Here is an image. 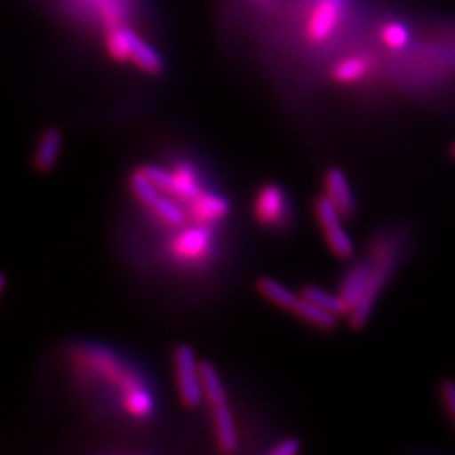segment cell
I'll return each mask as SVG.
<instances>
[{"instance_id": "cell-18", "label": "cell", "mask_w": 455, "mask_h": 455, "mask_svg": "<svg viewBox=\"0 0 455 455\" xmlns=\"http://www.w3.org/2000/svg\"><path fill=\"white\" fill-rule=\"evenodd\" d=\"M302 297H306L310 302L317 304L319 307L329 310V312H332V314H336V315L349 314V310L346 307L344 300L339 297V293L334 295V293L327 292V291L321 289V287L307 285V287H304V291H302Z\"/></svg>"}, {"instance_id": "cell-22", "label": "cell", "mask_w": 455, "mask_h": 455, "mask_svg": "<svg viewBox=\"0 0 455 455\" xmlns=\"http://www.w3.org/2000/svg\"><path fill=\"white\" fill-rule=\"evenodd\" d=\"M440 400L443 403V407L447 410L449 417L455 423V381L452 379H445L440 385Z\"/></svg>"}, {"instance_id": "cell-3", "label": "cell", "mask_w": 455, "mask_h": 455, "mask_svg": "<svg viewBox=\"0 0 455 455\" xmlns=\"http://www.w3.org/2000/svg\"><path fill=\"white\" fill-rule=\"evenodd\" d=\"M174 370L178 376V390L184 407H199L203 403V398L206 396L201 376V364H197L191 346H178V349L174 351Z\"/></svg>"}, {"instance_id": "cell-6", "label": "cell", "mask_w": 455, "mask_h": 455, "mask_svg": "<svg viewBox=\"0 0 455 455\" xmlns=\"http://www.w3.org/2000/svg\"><path fill=\"white\" fill-rule=\"evenodd\" d=\"M347 0H317L307 22V36L315 44H323L338 33L346 16Z\"/></svg>"}, {"instance_id": "cell-2", "label": "cell", "mask_w": 455, "mask_h": 455, "mask_svg": "<svg viewBox=\"0 0 455 455\" xmlns=\"http://www.w3.org/2000/svg\"><path fill=\"white\" fill-rule=\"evenodd\" d=\"M201 376L204 385V396L212 411L218 445L225 454H233L238 449V434L231 410L228 407L225 385L212 363H201Z\"/></svg>"}, {"instance_id": "cell-4", "label": "cell", "mask_w": 455, "mask_h": 455, "mask_svg": "<svg viewBox=\"0 0 455 455\" xmlns=\"http://www.w3.org/2000/svg\"><path fill=\"white\" fill-rule=\"evenodd\" d=\"M148 180H152L163 193L178 196L184 201H195L203 195L195 169L188 164H180L172 172L164 171L156 165H144L140 169Z\"/></svg>"}, {"instance_id": "cell-12", "label": "cell", "mask_w": 455, "mask_h": 455, "mask_svg": "<svg viewBox=\"0 0 455 455\" xmlns=\"http://www.w3.org/2000/svg\"><path fill=\"white\" fill-rule=\"evenodd\" d=\"M129 44H131V61L139 66L148 75H161L164 71L163 58L157 51L148 46L142 37L129 29Z\"/></svg>"}, {"instance_id": "cell-16", "label": "cell", "mask_w": 455, "mask_h": 455, "mask_svg": "<svg viewBox=\"0 0 455 455\" xmlns=\"http://www.w3.org/2000/svg\"><path fill=\"white\" fill-rule=\"evenodd\" d=\"M257 289L267 300H270L280 309L293 310L295 304L300 299L299 293L293 292L289 287L282 285L280 282H276L275 278H270V276H261L257 283Z\"/></svg>"}, {"instance_id": "cell-19", "label": "cell", "mask_w": 455, "mask_h": 455, "mask_svg": "<svg viewBox=\"0 0 455 455\" xmlns=\"http://www.w3.org/2000/svg\"><path fill=\"white\" fill-rule=\"evenodd\" d=\"M125 408L137 419H148L154 411V398L144 385L124 393Z\"/></svg>"}, {"instance_id": "cell-11", "label": "cell", "mask_w": 455, "mask_h": 455, "mask_svg": "<svg viewBox=\"0 0 455 455\" xmlns=\"http://www.w3.org/2000/svg\"><path fill=\"white\" fill-rule=\"evenodd\" d=\"M61 147H63L61 132L54 127L43 132L34 154V167L37 169V172L46 174L56 165L58 157L61 154Z\"/></svg>"}, {"instance_id": "cell-1", "label": "cell", "mask_w": 455, "mask_h": 455, "mask_svg": "<svg viewBox=\"0 0 455 455\" xmlns=\"http://www.w3.org/2000/svg\"><path fill=\"white\" fill-rule=\"evenodd\" d=\"M400 257H402V248L396 240L385 238L374 243L373 253H371V263H373L371 280L368 283V289L363 295L361 302L349 314L353 327L361 329L366 325L373 312L374 304L378 302L379 295L388 285L391 276L400 263Z\"/></svg>"}, {"instance_id": "cell-5", "label": "cell", "mask_w": 455, "mask_h": 455, "mask_svg": "<svg viewBox=\"0 0 455 455\" xmlns=\"http://www.w3.org/2000/svg\"><path fill=\"white\" fill-rule=\"evenodd\" d=\"M131 186L133 195L137 196L147 208H150L161 220H164L171 227H182L184 223V212L180 206L172 201H169L161 193V189L147 178L142 171L133 172L131 178Z\"/></svg>"}, {"instance_id": "cell-21", "label": "cell", "mask_w": 455, "mask_h": 455, "mask_svg": "<svg viewBox=\"0 0 455 455\" xmlns=\"http://www.w3.org/2000/svg\"><path fill=\"white\" fill-rule=\"evenodd\" d=\"M107 49L115 61L125 63L131 61V44H129V29L114 28L107 34Z\"/></svg>"}, {"instance_id": "cell-17", "label": "cell", "mask_w": 455, "mask_h": 455, "mask_svg": "<svg viewBox=\"0 0 455 455\" xmlns=\"http://www.w3.org/2000/svg\"><path fill=\"white\" fill-rule=\"evenodd\" d=\"M323 231L325 235V243L338 259L346 260L355 255V243L351 236L346 233V229L342 228V223L323 228Z\"/></svg>"}, {"instance_id": "cell-9", "label": "cell", "mask_w": 455, "mask_h": 455, "mask_svg": "<svg viewBox=\"0 0 455 455\" xmlns=\"http://www.w3.org/2000/svg\"><path fill=\"white\" fill-rule=\"evenodd\" d=\"M371 274H373L371 260H361L356 261L342 278L341 287H339V292L338 293L344 300L349 314L361 302L363 295L368 289V283L371 280Z\"/></svg>"}, {"instance_id": "cell-23", "label": "cell", "mask_w": 455, "mask_h": 455, "mask_svg": "<svg viewBox=\"0 0 455 455\" xmlns=\"http://www.w3.org/2000/svg\"><path fill=\"white\" fill-rule=\"evenodd\" d=\"M300 452V440L285 439L278 442L274 449L268 451L270 455H295Z\"/></svg>"}, {"instance_id": "cell-8", "label": "cell", "mask_w": 455, "mask_h": 455, "mask_svg": "<svg viewBox=\"0 0 455 455\" xmlns=\"http://www.w3.org/2000/svg\"><path fill=\"white\" fill-rule=\"evenodd\" d=\"M212 236L206 227L184 229L172 242V253L184 261L203 260L212 251Z\"/></svg>"}, {"instance_id": "cell-20", "label": "cell", "mask_w": 455, "mask_h": 455, "mask_svg": "<svg viewBox=\"0 0 455 455\" xmlns=\"http://www.w3.org/2000/svg\"><path fill=\"white\" fill-rule=\"evenodd\" d=\"M379 39L387 48L403 51L410 44L411 34L402 22H388L379 29Z\"/></svg>"}, {"instance_id": "cell-14", "label": "cell", "mask_w": 455, "mask_h": 455, "mask_svg": "<svg viewBox=\"0 0 455 455\" xmlns=\"http://www.w3.org/2000/svg\"><path fill=\"white\" fill-rule=\"evenodd\" d=\"M193 218L199 223H212L227 216L229 212V203L221 196L203 193L195 201H191Z\"/></svg>"}, {"instance_id": "cell-7", "label": "cell", "mask_w": 455, "mask_h": 455, "mask_svg": "<svg viewBox=\"0 0 455 455\" xmlns=\"http://www.w3.org/2000/svg\"><path fill=\"white\" fill-rule=\"evenodd\" d=\"M253 212H255V220L260 223L261 227H282L289 214V203H287L285 191L276 184L263 186L255 197Z\"/></svg>"}, {"instance_id": "cell-24", "label": "cell", "mask_w": 455, "mask_h": 455, "mask_svg": "<svg viewBox=\"0 0 455 455\" xmlns=\"http://www.w3.org/2000/svg\"><path fill=\"white\" fill-rule=\"evenodd\" d=\"M451 156L455 159V140L452 142V146H451Z\"/></svg>"}, {"instance_id": "cell-13", "label": "cell", "mask_w": 455, "mask_h": 455, "mask_svg": "<svg viewBox=\"0 0 455 455\" xmlns=\"http://www.w3.org/2000/svg\"><path fill=\"white\" fill-rule=\"evenodd\" d=\"M371 71V60L366 56H347L331 69V78L341 84L364 80Z\"/></svg>"}, {"instance_id": "cell-15", "label": "cell", "mask_w": 455, "mask_h": 455, "mask_svg": "<svg viewBox=\"0 0 455 455\" xmlns=\"http://www.w3.org/2000/svg\"><path fill=\"white\" fill-rule=\"evenodd\" d=\"M292 312L297 314L299 317H302L304 321H307L309 324L315 325L319 329H324V331H332L339 324V315L319 307L317 304H314V302L307 300L306 297H302V293H300V299L295 304Z\"/></svg>"}, {"instance_id": "cell-10", "label": "cell", "mask_w": 455, "mask_h": 455, "mask_svg": "<svg viewBox=\"0 0 455 455\" xmlns=\"http://www.w3.org/2000/svg\"><path fill=\"white\" fill-rule=\"evenodd\" d=\"M324 182L325 195L332 199L344 218H351L356 212V199L341 169L331 167L325 172Z\"/></svg>"}]
</instances>
